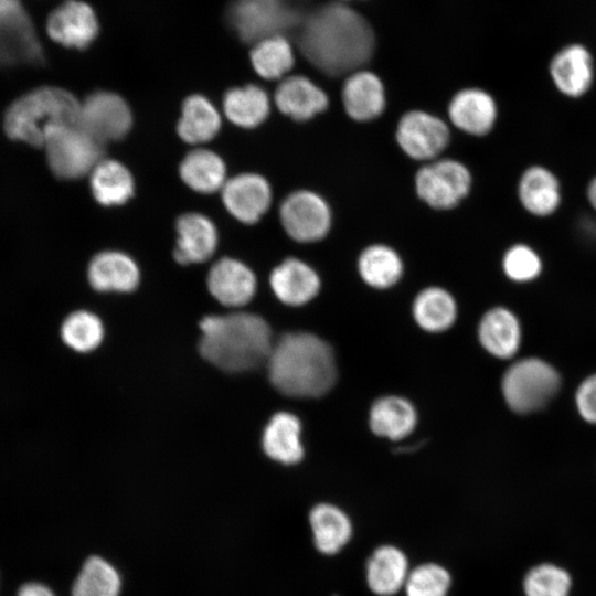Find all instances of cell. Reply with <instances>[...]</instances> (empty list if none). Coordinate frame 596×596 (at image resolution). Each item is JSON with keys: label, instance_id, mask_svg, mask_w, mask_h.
Masks as SVG:
<instances>
[{"label": "cell", "instance_id": "obj_1", "mask_svg": "<svg viewBox=\"0 0 596 596\" xmlns=\"http://www.w3.org/2000/svg\"><path fill=\"white\" fill-rule=\"evenodd\" d=\"M297 41L305 58L329 76L358 71L371 58L375 45L365 18L342 3H327L305 14Z\"/></svg>", "mask_w": 596, "mask_h": 596}, {"label": "cell", "instance_id": "obj_2", "mask_svg": "<svg viewBox=\"0 0 596 596\" xmlns=\"http://www.w3.org/2000/svg\"><path fill=\"white\" fill-rule=\"evenodd\" d=\"M266 365L273 386L295 398L321 397L338 377L333 349L311 332L283 334L274 342Z\"/></svg>", "mask_w": 596, "mask_h": 596}, {"label": "cell", "instance_id": "obj_3", "mask_svg": "<svg viewBox=\"0 0 596 596\" xmlns=\"http://www.w3.org/2000/svg\"><path fill=\"white\" fill-rule=\"evenodd\" d=\"M201 355L225 372L266 364L274 341L268 322L251 312L206 316L200 321Z\"/></svg>", "mask_w": 596, "mask_h": 596}, {"label": "cell", "instance_id": "obj_4", "mask_svg": "<svg viewBox=\"0 0 596 596\" xmlns=\"http://www.w3.org/2000/svg\"><path fill=\"white\" fill-rule=\"evenodd\" d=\"M81 102L71 92L56 86L34 88L6 109L3 130L17 142L43 148L57 129L77 124Z\"/></svg>", "mask_w": 596, "mask_h": 596}, {"label": "cell", "instance_id": "obj_5", "mask_svg": "<svg viewBox=\"0 0 596 596\" xmlns=\"http://www.w3.org/2000/svg\"><path fill=\"white\" fill-rule=\"evenodd\" d=\"M306 13L294 0H231L225 11L230 29L244 43L297 31Z\"/></svg>", "mask_w": 596, "mask_h": 596}, {"label": "cell", "instance_id": "obj_6", "mask_svg": "<svg viewBox=\"0 0 596 596\" xmlns=\"http://www.w3.org/2000/svg\"><path fill=\"white\" fill-rule=\"evenodd\" d=\"M501 387L509 407L525 414L542 408L551 401L560 387V376L540 359H523L507 370Z\"/></svg>", "mask_w": 596, "mask_h": 596}, {"label": "cell", "instance_id": "obj_7", "mask_svg": "<svg viewBox=\"0 0 596 596\" xmlns=\"http://www.w3.org/2000/svg\"><path fill=\"white\" fill-rule=\"evenodd\" d=\"M42 149L51 172L64 180H75L89 174L104 153V146L77 124L55 130Z\"/></svg>", "mask_w": 596, "mask_h": 596}, {"label": "cell", "instance_id": "obj_8", "mask_svg": "<svg viewBox=\"0 0 596 596\" xmlns=\"http://www.w3.org/2000/svg\"><path fill=\"white\" fill-rule=\"evenodd\" d=\"M43 47L20 0H0V66L40 64Z\"/></svg>", "mask_w": 596, "mask_h": 596}, {"label": "cell", "instance_id": "obj_9", "mask_svg": "<svg viewBox=\"0 0 596 596\" xmlns=\"http://www.w3.org/2000/svg\"><path fill=\"white\" fill-rule=\"evenodd\" d=\"M470 187L469 170L453 159L434 160L422 167L415 177L417 195L437 210L455 207L466 198Z\"/></svg>", "mask_w": 596, "mask_h": 596}, {"label": "cell", "instance_id": "obj_10", "mask_svg": "<svg viewBox=\"0 0 596 596\" xmlns=\"http://www.w3.org/2000/svg\"><path fill=\"white\" fill-rule=\"evenodd\" d=\"M131 125V110L116 93L98 91L81 102L77 126L103 146L124 138Z\"/></svg>", "mask_w": 596, "mask_h": 596}, {"label": "cell", "instance_id": "obj_11", "mask_svg": "<svg viewBox=\"0 0 596 596\" xmlns=\"http://www.w3.org/2000/svg\"><path fill=\"white\" fill-rule=\"evenodd\" d=\"M279 219L287 235L300 243L320 241L331 227L328 203L309 190L290 193L280 205Z\"/></svg>", "mask_w": 596, "mask_h": 596}, {"label": "cell", "instance_id": "obj_12", "mask_svg": "<svg viewBox=\"0 0 596 596\" xmlns=\"http://www.w3.org/2000/svg\"><path fill=\"white\" fill-rule=\"evenodd\" d=\"M396 141L411 158L434 160L448 146L450 134L438 117L423 110L404 114L396 127Z\"/></svg>", "mask_w": 596, "mask_h": 596}, {"label": "cell", "instance_id": "obj_13", "mask_svg": "<svg viewBox=\"0 0 596 596\" xmlns=\"http://www.w3.org/2000/svg\"><path fill=\"white\" fill-rule=\"evenodd\" d=\"M50 39L65 47L85 50L99 33V21L93 7L83 0H64L47 17Z\"/></svg>", "mask_w": 596, "mask_h": 596}, {"label": "cell", "instance_id": "obj_14", "mask_svg": "<svg viewBox=\"0 0 596 596\" xmlns=\"http://www.w3.org/2000/svg\"><path fill=\"white\" fill-rule=\"evenodd\" d=\"M226 210L240 222L254 224L267 212L272 203V189L257 173H241L221 189Z\"/></svg>", "mask_w": 596, "mask_h": 596}, {"label": "cell", "instance_id": "obj_15", "mask_svg": "<svg viewBox=\"0 0 596 596\" xmlns=\"http://www.w3.org/2000/svg\"><path fill=\"white\" fill-rule=\"evenodd\" d=\"M256 277L253 270L242 262L223 257L211 267L207 287L211 295L222 305L241 307L254 297Z\"/></svg>", "mask_w": 596, "mask_h": 596}, {"label": "cell", "instance_id": "obj_16", "mask_svg": "<svg viewBox=\"0 0 596 596\" xmlns=\"http://www.w3.org/2000/svg\"><path fill=\"white\" fill-rule=\"evenodd\" d=\"M269 284L283 304L294 307L311 301L321 288L317 272L298 258H287L276 266L270 273Z\"/></svg>", "mask_w": 596, "mask_h": 596}, {"label": "cell", "instance_id": "obj_17", "mask_svg": "<svg viewBox=\"0 0 596 596\" xmlns=\"http://www.w3.org/2000/svg\"><path fill=\"white\" fill-rule=\"evenodd\" d=\"M177 244L173 256L182 265L207 260L217 246L214 223L200 213H185L175 223Z\"/></svg>", "mask_w": 596, "mask_h": 596}, {"label": "cell", "instance_id": "obj_18", "mask_svg": "<svg viewBox=\"0 0 596 596\" xmlns=\"http://www.w3.org/2000/svg\"><path fill=\"white\" fill-rule=\"evenodd\" d=\"M274 100L284 115L298 121L321 114L329 104L326 92L302 75L283 78L275 91Z\"/></svg>", "mask_w": 596, "mask_h": 596}, {"label": "cell", "instance_id": "obj_19", "mask_svg": "<svg viewBox=\"0 0 596 596\" xmlns=\"http://www.w3.org/2000/svg\"><path fill=\"white\" fill-rule=\"evenodd\" d=\"M87 278L100 292H129L139 284L140 274L135 260L118 251H104L89 262Z\"/></svg>", "mask_w": 596, "mask_h": 596}, {"label": "cell", "instance_id": "obj_20", "mask_svg": "<svg viewBox=\"0 0 596 596\" xmlns=\"http://www.w3.org/2000/svg\"><path fill=\"white\" fill-rule=\"evenodd\" d=\"M341 97L345 113L356 121L375 119L385 108L383 83L369 71L350 73L343 83Z\"/></svg>", "mask_w": 596, "mask_h": 596}, {"label": "cell", "instance_id": "obj_21", "mask_svg": "<svg viewBox=\"0 0 596 596\" xmlns=\"http://www.w3.org/2000/svg\"><path fill=\"white\" fill-rule=\"evenodd\" d=\"M551 78L556 88L568 97H579L590 87L594 77L588 50L572 44L560 50L550 63Z\"/></svg>", "mask_w": 596, "mask_h": 596}, {"label": "cell", "instance_id": "obj_22", "mask_svg": "<svg viewBox=\"0 0 596 596\" xmlns=\"http://www.w3.org/2000/svg\"><path fill=\"white\" fill-rule=\"evenodd\" d=\"M418 421L414 404L400 395H385L373 402L369 412L371 432L382 438L398 441L409 436Z\"/></svg>", "mask_w": 596, "mask_h": 596}, {"label": "cell", "instance_id": "obj_23", "mask_svg": "<svg viewBox=\"0 0 596 596\" xmlns=\"http://www.w3.org/2000/svg\"><path fill=\"white\" fill-rule=\"evenodd\" d=\"M450 121L475 136L488 134L497 119V106L490 94L480 88L459 91L448 106Z\"/></svg>", "mask_w": 596, "mask_h": 596}, {"label": "cell", "instance_id": "obj_24", "mask_svg": "<svg viewBox=\"0 0 596 596\" xmlns=\"http://www.w3.org/2000/svg\"><path fill=\"white\" fill-rule=\"evenodd\" d=\"M264 453L283 465H295L304 458L301 423L292 413L278 412L268 421L262 435Z\"/></svg>", "mask_w": 596, "mask_h": 596}, {"label": "cell", "instance_id": "obj_25", "mask_svg": "<svg viewBox=\"0 0 596 596\" xmlns=\"http://www.w3.org/2000/svg\"><path fill=\"white\" fill-rule=\"evenodd\" d=\"M482 348L499 359L515 354L521 341V329L515 316L503 307L488 310L478 326Z\"/></svg>", "mask_w": 596, "mask_h": 596}, {"label": "cell", "instance_id": "obj_26", "mask_svg": "<svg viewBox=\"0 0 596 596\" xmlns=\"http://www.w3.org/2000/svg\"><path fill=\"white\" fill-rule=\"evenodd\" d=\"M408 574L406 555L393 545L377 547L366 564L368 585L380 596L396 594L404 587Z\"/></svg>", "mask_w": 596, "mask_h": 596}, {"label": "cell", "instance_id": "obj_27", "mask_svg": "<svg viewBox=\"0 0 596 596\" xmlns=\"http://www.w3.org/2000/svg\"><path fill=\"white\" fill-rule=\"evenodd\" d=\"M518 193L523 207L536 216L551 215L561 203V187L557 178L541 166L530 167L523 172Z\"/></svg>", "mask_w": 596, "mask_h": 596}, {"label": "cell", "instance_id": "obj_28", "mask_svg": "<svg viewBox=\"0 0 596 596\" xmlns=\"http://www.w3.org/2000/svg\"><path fill=\"white\" fill-rule=\"evenodd\" d=\"M458 315L453 295L438 286L426 287L413 300L412 316L424 331L439 333L450 329Z\"/></svg>", "mask_w": 596, "mask_h": 596}, {"label": "cell", "instance_id": "obj_29", "mask_svg": "<svg viewBox=\"0 0 596 596\" xmlns=\"http://www.w3.org/2000/svg\"><path fill=\"white\" fill-rule=\"evenodd\" d=\"M309 523L317 550L323 554L338 553L352 535L347 513L331 503H319L309 513Z\"/></svg>", "mask_w": 596, "mask_h": 596}, {"label": "cell", "instance_id": "obj_30", "mask_svg": "<svg viewBox=\"0 0 596 596\" xmlns=\"http://www.w3.org/2000/svg\"><path fill=\"white\" fill-rule=\"evenodd\" d=\"M221 128V116L204 96L194 94L182 104L177 125L179 137L188 143H204L213 139Z\"/></svg>", "mask_w": 596, "mask_h": 596}, {"label": "cell", "instance_id": "obj_31", "mask_svg": "<svg viewBox=\"0 0 596 596\" xmlns=\"http://www.w3.org/2000/svg\"><path fill=\"white\" fill-rule=\"evenodd\" d=\"M94 199L102 205L126 203L134 194L135 184L130 171L121 162L102 159L89 173Z\"/></svg>", "mask_w": 596, "mask_h": 596}, {"label": "cell", "instance_id": "obj_32", "mask_svg": "<svg viewBox=\"0 0 596 596\" xmlns=\"http://www.w3.org/2000/svg\"><path fill=\"white\" fill-rule=\"evenodd\" d=\"M180 177L192 190L199 193H213L226 182V168L222 158L207 149L190 151L180 163Z\"/></svg>", "mask_w": 596, "mask_h": 596}, {"label": "cell", "instance_id": "obj_33", "mask_svg": "<svg viewBox=\"0 0 596 596\" xmlns=\"http://www.w3.org/2000/svg\"><path fill=\"white\" fill-rule=\"evenodd\" d=\"M223 109L230 121L242 128H254L268 116L270 105L267 93L248 84L228 89L223 97Z\"/></svg>", "mask_w": 596, "mask_h": 596}, {"label": "cell", "instance_id": "obj_34", "mask_svg": "<svg viewBox=\"0 0 596 596\" xmlns=\"http://www.w3.org/2000/svg\"><path fill=\"white\" fill-rule=\"evenodd\" d=\"M358 270L362 280L370 287L386 289L401 279L403 262L393 248L375 244L362 251Z\"/></svg>", "mask_w": 596, "mask_h": 596}, {"label": "cell", "instance_id": "obj_35", "mask_svg": "<svg viewBox=\"0 0 596 596\" xmlns=\"http://www.w3.org/2000/svg\"><path fill=\"white\" fill-rule=\"evenodd\" d=\"M121 588L118 570L106 558L92 555L76 575L71 596H120Z\"/></svg>", "mask_w": 596, "mask_h": 596}, {"label": "cell", "instance_id": "obj_36", "mask_svg": "<svg viewBox=\"0 0 596 596\" xmlns=\"http://www.w3.org/2000/svg\"><path fill=\"white\" fill-rule=\"evenodd\" d=\"M249 58L255 72L265 79H283L292 68L294 50L286 35H274L253 44Z\"/></svg>", "mask_w": 596, "mask_h": 596}, {"label": "cell", "instance_id": "obj_37", "mask_svg": "<svg viewBox=\"0 0 596 596\" xmlns=\"http://www.w3.org/2000/svg\"><path fill=\"white\" fill-rule=\"evenodd\" d=\"M61 336L64 343L71 349L78 352H89L100 344L104 338V327L96 315L85 310L75 311L64 320Z\"/></svg>", "mask_w": 596, "mask_h": 596}, {"label": "cell", "instance_id": "obj_38", "mask_svg": "<svg viewBox=\"0 0 596 596\" xmlns=\"http://www.w3.org/2000/svg\"><path fill=\"white\" fill-rule=\"evenodd\" d=\"M571 586L570 574L550 563L532 567L523 581L525 596H568Z\"/></svg>", "mask_w": 596, "mask_h": 596}, {"label": "cell", "instance_id": "obj_39", "mask_svg": "<svg viewBox=\"0 0 596 596\" xmlns=\"http://www.w3.org/2000/svg\"><path fill=\"white\" fill-rule=\"evenodd\" d=\"M449 572L439 564L425 563L413 568L405 582L406 596H447Z\"/></svg>", "mask_w": 596, "mask_h": 596}, {"label": "cell", "instance_id": "obj_40", "mask_svg": "<svg viewBox=\"0 0 596 596\" xmlns=\"http://www.w3.org/2000/svg\"><path fill=\"white\" fill-rule=\"evenodd\" d=\"M502 267L510 279L523 283L538 277L542 263L536 252L530 246L515 244L505 252Z\"/></svg>", "mask_w": 596, "mask_h": 596}, {"label": "cell", "instance_id": "obj_41", "mask_svg": "<svg viewBox=\"0 0 596 596\" xmlns=\"http://www.w3.org/2000/svg\"><path fill=\"white\" fill-rule=\"evenodd\" d=\"M576 405L582 417L596 424V374L587 377L576 393Z\"/></svg>", "mask_w": 596, "mask_h": 596}, {"label": "cell", "instance_id": "obj_42", "mask_svg": "<svg viewBox=\"0 0 596 596\" xmlns=\"http://www.w3.org/2000/svg\"><path fill=\"white\" fill-rule=\"evenodd\" d=\"M17 596H56L45 584L40 582H28L20 586Z\"/></svg>", "mask_w": 596, "mask_h": 596}, {"label": "cell", "instance_id": "obj_43", "mask_svg": "<svg viewBox=\"0 0 596 596\" xmlns=\"http://www.w3.org/2000/svg\"><path fill=\"white\" fill-rule=\"evenodd\" d=\"M587 199L596 211V177L589 182L587 187Z\"/></svg>", "mask_w": 596, "mask_h": 596}]
</instances>
